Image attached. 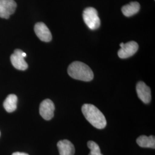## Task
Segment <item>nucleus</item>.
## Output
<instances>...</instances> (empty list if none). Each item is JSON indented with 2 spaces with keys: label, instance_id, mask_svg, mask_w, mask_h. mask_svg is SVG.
<instances>
[{
  "label": "nucleus",
  "instance_id": "f257e3e1",
  "mask_svg": "<svg viewBox=\"0 0 155 155\" xmlns=\"http://www.w3.org/2000/svg\"><path fill=\"white\" fill-rule=\"evenodd\" d=\"M82 111L86 119L94 127L99 129L106 127L107 122L105 117L96 106L91 104H84Z\"/></svg>",
  "mask_w": 155,
  "mask_h": 155
},
{
  "label": "nucleus",
  "instance_id": "f03ea898",
  "mask_svg": "<svg viewBox=\"0 0 155 155\" xmlns=\"http://www.w3.org/2000/svg\"><path fill=\"white\" fill-rule=\"evenodd\" d=\"M68 75L73 79L84 82L93 79L94 74L91 69L85 63L81 61H74L68 67Z\"/></svg>",
  "mask_w": 155,
  "mask_h": 155
},
{
  "label": "nucleus",
  "instance_id": "7ed1b4c3",
  "mask_svg": "<svg viewBox=\"0 0 155 155\" xmlns=\"http://www.w3.org/2000/svg\"><path fill=\"white\" fill-rule=\"evenodd\" d=\"M84 22L91 30H95L99 28L101 21L97 11L92 7L86 8L83 12Z\"/></svg>",
  "mask_w": 155,
  "mask_h": 155
},
{
  "label": "nucleus",
  "instance_id": "20e7f679",
  "mask_svg": "<svg viewBox=\"0 0 155 155\" xmlns=\"http://www.w3.org/2000/svg\"><path fill=\"white\" fill-rule=\"evenodd\" d=\"M120 46L121 48L118 51V55L121 59H127L132 56L139 49V45L134 41L127 42L125 44L121 43Z\"/></svg>",
  "mask_w": 155,
  "mask_h": 155
},
{
  "label": "nucleus",
  "instance_id": "39448f33",
  "mask_svg": "<svg viewBox=\"0 0 155 155\" xmlns=\"http://www.w3.org/2000/svg\"><path fill=\"white\" fill-rule=\"evenodd\" d=\"M26 54L22 50L16 49L14 53L11 56L12 64L17 70L24 71L28 68V64L25 61L24 58L26 57Z\"/></svg>",
  "mask_w": 155,
  "mask_h": 155
},
{
  "label": "nucleus",
  "instance_id": "423d86ee",
  "mask_svg": "<svg viewBox=\"0 0 155 155\" xmlns=\"http://www.w3.org/2000/svg\"><path fill=\"white\" fill-rule=\"evenodd\" d=\"M54 104L50 99H46L43 101L40 105V114L45 120L48 121L54 117Z\"/></svg>",
  "mask_w": 155,
  "mask_h": 155
},
{
  "label": "nucleus",
  "instance_id": "0eeeda50",
  "mask_svg": "<svg viewBox=\"0 0 155 155\" xmlns=\"http://www.w3.org/2000/svg\"><path fill=\"white\" fill-rule=\"evenodd\" d=\"M16 2L14 0H0V17L8 19L16 9Z\"/></svg>",
  "mask_w": 155,
  "mask_h": 155
},
{
  "label": "nucleus",
  "instance_id": "6e6552de",
  "mask_svg": "<svg viewBox=\"0 0 155 155\" xmlns=\"http://www.w3.org/2000/svg\"><path fill=\"white\" fill-rule=\"evenodd\" d=\"M35 32L39 39L45 42H50L52 40V34L45 23L38 22L34 27Z\"/></svg>",
  "mask_w": 155,
  "mask_h": 155
},
{
  "label": "nucleus",
  "instance_id": "1a4fd4ad",
  "mask_svg": "<svg viewBox=\"0 0 155 155\" xmlns=\"http://www.w3.org/2000/svg\"><path fill=\"white\" fill-rule=\"evenodd\" d=\"M136 91L139 98L144 104H149L151 101V91L150 87L143 82H139L136 85Z\"/></svg>",
  "mask_w": 155,
  "mask_h": 155
},
{
  "label": "nucleus",
  "instance_id": "9d476101",
  "mask_svg": "<svg viewBox=\"0 0 155 155\" xmlns=\"http://www.w3.org/2000/svg\"><path fill=\"white\" fill-rule=\"evenodd\" d=\"M57 147L60 155H74L75 154V147L71 141L68 140L59 141Z\"/></svg>",
  "mask_w": 155,
  "mask_h": 155
},
{
  "label": "nucleus",
  "instance_id": "9b49d317",
  "mask_svg": "<svg viewBox=\"0 0 155 155\" xmlns=\"http://www.w3.org/2000/svg\"><path fill=\"white\" fill-rule=\"evenodd\" d=\"M140 9V5L139 2L133 1L129 4L122 6L121 11L124 16L126 17H131L136 15L139 12Z\"/></svg>",
  "mask_w": 155,
  "mask_h": 155
},
{
  "label": "nucleus",
  "instance_id": "f8f14e48",
  "mask_svg": "<svg viewBox=\"0 0 155 155\" xmlns=\"http://www.w3.org/2000/svg\"><path fill=\"white\" fill-rule=\"evenodd\" d=\"M136 143L138 145L142 148H155V138L153 136H141L137 139Z\"/></svg>",
  "mask_w": 155,
  "mask_h": 155
},
{
  "label": "nucleus",
  "instance_id": "ddd939ff",
  "mask_svg": "<svg viewBox=\"0 0 155 155\" xmlns=\"http://www.w3.org/2000/svg\"><path fill=\"white\" fill-rule=\"evenodd\" d=\"M17 97L15 94L9 95L4 102V107L8 113H12L16 110L17 104Z\"/></svg>",
  "mask_w": 155,
  "mask_h": 155
},
{
  "label": "nucleus",
  "instance_id": "4468645a",
  "mask_svg": "<svg viewBox=\"0 0 155 155\" xmlns=\"http://www.w3.org/2000/svg\"><path fill=\"white\" fill-rule=\"evenodd\" d=\"M87 147L90 150L89 155H103L101 152L100 147L98 144L93 141L87 142Z\"/></svg>",
  "mask_w": 155,
  "mask_h": 155
},
{
  "label": "nucleus",
  "instance_id": "2eb2a0df",
  "mask_svg": "<svg viewBox=\"0 0 155 155\" xmlns=\"http://www.w3.org/2000/svg\"><path fill=\"white\" fill-rule=\"evenodd\" d=\"M12 155H29L26 153H24V152H14Z\"/></svg>",
  "mask_w": 155,
  "mask_h": 155
},
{
  "label": "nucleus",
  "instance_id": "dca6fc26",
  "mask_svg": "<svg viewBox=\"0 0 155 155\" xmlns=\"http://www.w3.org/2000/svg\"><path fill=\"white\" fill-rule=\"evenodd\" d=\"M0 134H1V133H0Z\"/></svg>",
  "mask_w": 155,
  "mask_h": 155
}]
</instances>
